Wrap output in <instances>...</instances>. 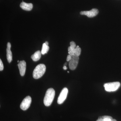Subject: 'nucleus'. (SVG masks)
<instances>
[{"instance_id":"f8f14e48","label":"nucleus","mask_w":121,"mask_h":121,"mask_svg":"<svg viewBox=\"0 0 121 121\" xmlns=\"http://www.w3.org/2000/svg\"><path fill=\"white\" fill-rule=\"evenodd\" d=\"M49 48H50L48 46L46 45L44 43L43 44L42 50L41 51V54L44 55L47 53L49 51Z\"/></svg>"},{"instance_id":"423d86ee","label":"nucleus","mask_w":121,"mask_h":121,"mask_svg":"<svg viewBox=\"0 0 121 121\" xmlns=\"http://www.w3.org/2000/svg\"><path fill=\"white\" fill-rule=\"evenodd\" d=\"M71 60L69 61V68L71 70H75L78 66V63L79 56L75 55L71 56Z\"/></svg>"},{"instance_id":"7ed1b4c3","label":"nucleus","mask_w":121,"mask_h":121,"mask_svg":"<svg viewBox=\"0 0 121 121\" xmlns=\"http://www.w3.org/2000/svg\"><path fill=\"white\" fill-rule=\"evenodd\" d=\"M121 84L118 82L108 83L104 85L105 90L108 92L115 91H117L120 86Z\"/></svg>"},{"instance_id":"aec40b11","label":"nucleus","mask_w":121,"mask_h":121,"mask_svg":"<svg viewBox=\"0 0 121 121\" xmlns=\"http://www.w3.org/2000/svg\"><path fill=\"white\" fill-rule=\"evenodd\" d=\"M44 43L45 44H46V45L48 46V41H46V42H45V43Z\"/></svg>"},{"instance_id":"0eeeda50","label":"nucleus","mask_w":121,"mask_h":121,"mask_svg":"<svg viewBox=\"0 0 121 121\" xmlns=\"http://www.w3.org/2000/svg\"><path fill=\"white\" fill-rule=\"evenodd\" d=\"M99 13V11L97 9H93L90 11H82L80 12V14L82 15L86 16L89 17H94L97 16Z\"/></svg>"},{"instance_id":"5701e85b","label":"nucleus","mask_w":121,"mask_h":121,"mask_svg":"<svg viewBox=\"0 0 121 121\" xmlns=\"http://www.w3.org/2000/svg\"><path fill=\"white\" fill-rule=\"evenodd\" d=\"M19 62V60H17V62Z\"/></svg>"},{"instance_id":"1a4fd4ad","label":"nucleus","mask_w":121,"mask_h":121,"mask_svg":"<svg viewBox=\"0 0 121 121\" xmlns=\"http://www.w3.org/2000/svg\"><path fill=\"white\" fill-rule=\"evenodd\" d=\"M11 44L9 42L7 43V60L9 63H10L12 60V53L11 50Z\"/></svg>"},{"instance_id":"9d476101","label":"nucleus","mask_w":121,"mask_h":121,"mask_svg":"<svg viewBox=\"0 0 121 121\" xmlns=\"http://www.w3.org/2000/svg\"><path fill=\"white\" fill-rule=\"evenodd\" d=\"M20 7L25 11H30L32 9L33 5L31 3H27L23 1L20 4Z\"/></svg>"},{"instance_id":"4be33fe9","label":"nucleus","mask_w":121,"mask_h":121,"mask_svg":"<svg viewBox=\"0 0 121 121\" xmlns=\"http://www.w3.org/2000/svg\"><path fill=\"white\" fill-rule=\"evenodd\" d=\"M67 63H66L65 64H64V66H66V65H67Z\"/></svg>"},{"instance_id":"39448f33","label":"nucleus","mask_w":121,"mask_h":121,"mask_svg":"<svg viewBox=\"0 0 121 121\" xmlns=\"http://www.w3.org/2000/svg\"><path fill=\"white\" fill-rule=\"evenodd\" d=\"M68 93V90L66 87L63 88L61 91L58 98L57 103L59 104H62L65 101L67 96Z\"/></svg>"},{"instance_id":"dca6fc26","label":"nucleus","mask_w":121,"mask_h":121,"mask_svg":"<svg viewBox=\"0 0 121 121\" xmlns=\"http://www.w3.org/2000/svg\"><path fill=\"white\" fill-rule=\"evenodd\" d=\"M71 56L70 55H69H69H68L67 58V61H68V62H69V61L71 60Z\"/></svg>"},{"instance_id":"412c9836","label":"nucleus","mask_w":121,"mask_h":121,"mask_svg":"<svg viewBox=\"0 0 121 121\" xmlns=\"http://www.w3.org/2000/svg\"><path fill=\"white\" fill-rule=\"evenodd\" d=\"M111 121H117L116 119H111Z\"/></svg>"},{"instance_id":"f257e3e1","label":"nucleus","mask_w":121,"mask_h":121,"mask_svg":"<svg viewBox=\"0 0 121 121\" xmlns=\"http://www.w3.org/2000/svg\"><path fill=\"white\" fill-rule=\"evenodd\" d=\"M55 94V91L52 88H50L47 90L43 100L44 104L46 106L51 105L54 100Z\"/></svg>"},{"instance_id":"6e6552de","label":"nucleus","mask_w":121,"mask_h":121,"mask_svg":"<svg viewBox=\"0 0 121 121\" xmlns=\"http://www.w3.org/2000/svg\"><path fill=\"white\" fill-rule=\"evenodd\" d=\"M19 69L20 73L21 76H24L25 74L26 70V63L25 60H21L18 64Z\"/></svg>"},{"instance_id":"a211bd4d","label":"nucleus","mask_w":121,"mask_h":121,"mask_svg":"<svg viewBox=\"0 0 121 121\" xmlns=\"http://www.w3.org/2000/svg\"><path fill=\"white\" fill-rule=\"evenodd\" d=\"M96 121H104V120L103 119H101V118H99L98 120Z\"/></svg>"},{"instance_id":"ddd939ff","label":"nucleus","mask_w":121,"mask_h":121,"mask_svg":"<svg viewBox=\"0 0 121 121\" xmlns=\"http://www.w3.org/2000/svg\"><path fill=\"white\" fill-rule=\"evenodd\" d=\"M81 49L78 46H76L74 50V55L79 56L81 54Z\"/></svg>"},{"instance_id":"f3484780","label":"nucleus","mask_w":121,"mask_h":121,"mask_svg":"<svg viewBox=\"0 0 121 121\" xmlns=\"http://www.w3.org/2000/svg\"><path fill=\"white\" fill-rule=\"evenodd\" d=\"M104 120V121H111V119L110 118H105V119H103Z\"/></svg>"},{"instance_id":"f03ea898","label":"nucleus","mask_w":121,"mask_h":121,"mask_svg":"<svg viewBox=\"0 0 121 121\" xmlns=\"http://www.w3.org/2000/svg\"><path fill=\"white\" fill-rule=\"evenodd\" d=\"M46 66L44 64H40L35 68L33 73V76L35 79L41 78L45 73Z\"/></svg>"},{"instance_id":"6ab92c4d","label":"nucleus","mask_w":121,"mask_h":121,"mask_svg":"<svg viewBox=\"0 0 121 121\" xmlns=\"http://www.w3.org/2000/svg\"><path fill=\"white\" fill-rule=\"evenodd\" d=\"M63 69H64V70H66L67 69V68L66 66H64L63 67Z\"/></svg>"},{"instance_id":"4468645a","label":"nucleus","mask_w":121,"mask_h":121,"mask_svg":"<svg viewBox=\"0 0 121 121\" xmlns=\"http://www.w3.org/2000/svg\"><path fill=\"white\" fill-rule=\"evenodd\" d=\"M70 46L71 48L73 49H75L76 47V44L75 43L74 41H72L70 43Z\"/></svg>"},{"instance_id":"2eb2a0df","label":"nucleus","mask_w":121,"mask_h":121,"mask_svg":"<svg viewBox=\"0 0 121 121\" xmlns=\"http://www.w3.org/2000/svg\"><path fill=\"white\" fill-rule=\"evenodd\" d=\"M4 66L1 59L0 60V71H2L4 69Z\"/></svg>"},{"instance_id":"9b49d317","label":"nucleus","mask_w":121,"mask_h":121,"mask_svg":"<svg viewBox=\"0 0 121 121\" xmlns=\"http://www.w3.org/2000/svg\"><path fill=\"white\" fill-rule=\"evenodd\" d=\"M41 54L40 51H37L31 56V58L34 61H38L41 58Z\"/></svg>"},{"instance_id":"20e7f679","label":"nucleus","mask_w":121,"mask_h":121,"mask_svg":"<svg viewBox=\"0 0 121 121\" xmlns=\"http://www.w3.org/2000/svg\"><path fill=\"white\" fill-rule=\"evenodd\" d=\"M31 98L30 96H27L25 98L20 104V107L23 110H26L30 107L31 103Z\"/></svg>"}]
</instances>
